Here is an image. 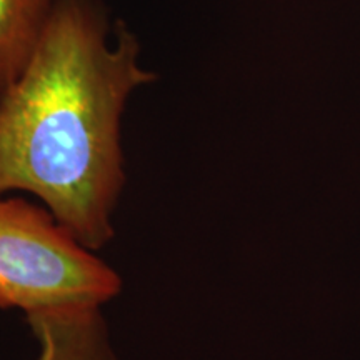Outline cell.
Returning <instances> with one entry per match:
<instances>
[{
    "mask_svg": "<svg viewBox=\"0 0 360 360\" xmlns=\"http://www.w3.org/2000/svg\"><path fill=\"white\" fill-rule=\"evenodd\" d=\"M155 80L137 35L102 0H53L32 56L0 90V197L30 193L80 244L109 245L125 187L124 114Z\"/></svg>",
    "mask_w": 360,
    "mask_h": 360,
    "instance_id": "obj_1",
    "label": "cell"
},
{
    "mask_svg": "<svg viewBox=\"0 0 360 360\" xmlns=\"http://www.w3.org/2000/svg\"><path fill=\"white\" fill-rule=\"evenodd\" d=\"M122 277L72 236L44 205L0 197V309L25 315L60 307H103Z\"/></svg>",
    "mask_w": 360,
    "mask_h": 360,
    "instance_id": "obj_2",
    "label": "cell"
},
{
    "mask_svg": "<svg viewBox=\"0 0 360 360\" xmlns=\"http://www.w3.org/2000/svg\"><path fill=\"white\" fill-rule=\"evenodd\" d=\"M39 344L34 360H122L101 307H60L25 315Z\"/></svg>",
    "mask_w": 360,
    "mask_h": 360,
    "instance_id": "obj_3",
    "label": "cell"
},
{
    "mask_svg": "<svg viewBox=\"0 0 360 360\" xmlns=\"http://www.w3.org/2000/svg\"><path fill=\"white\" fill-rule=\"evenodd\" d=\"M52 7L53 0H0V90L25 67Z\"/></svg>",
    "mask_w": 360,
    "mask_h": 360,
    "instance_id": "obj_4",
    "label": "cell"
}]
</instances>
